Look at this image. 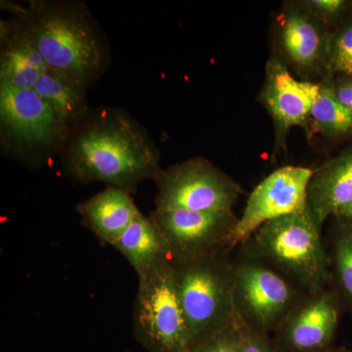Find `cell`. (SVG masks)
Instances as JSON below:
<instances>
[{
    "label": "cell",
    "instance_id": "cell-18",
    "mask_svg": "<svg viewBox=\"0 0 352 352\" xmlns=\"http://www.w3.org/2000/svg\"><path fill=\"white\" fill-rule=\"evenodd\" d=\"M34 90L50 104L58 119L68 126L82 115L85 109V87L48 69Z\"/></svg>",
    "mask_w": 352,
    "mask_h": 352
},
{
    "label": "cell",
    "instance_id": "cell-20",
    "mask_svg": "<svg viewBox=\"0 0 352 352\" xmlns=\"http://www.w3.org/2000/svg\"><path fill=\"white\" fill-rule=\"evenodd\" d=\"M326 59L332 71L352 76V21L328 39Z\"/></svg>",
    "mask_w": 352,
    "mask_h": 352
},
{
    "label": "cell",
    "instance_id": "cell-7",
    "mask_svg": "<svg viewBox=\"0 0 352 352\" xmlns=\"http://www.w3.org/2000/svg\"><path fill=\"white\" fill-rule=\"evenodd\" d=\"M170 248L173 264L193 263L235 248L238 219L232 210H160L150 215Z\"/></svg>",
    "mask_w": 352,
    "mask_h": 352
},
{
    "label": "cell",
    "instance_id": "cell-4",
    "mask_svg": "<svg viewBox=\"0 0 352 352\" xmlns=\"http://www.w3.org/2000/svg\"><path fill=\"white\" fill-rule=\"evenodd\" d=\"M228 254L173 263L176 293L193 351L237 321L233 302L235 268Z\"/></svg>",
    "mask_w": 352,
    "mask_h": 352
},
{
    "label": "cell",
    "instance_id": "cell-24",
    "mask_svg": "<svg viewBox=\"0 0 352 352\" xmlns=\"http://www.w3.org/2000/svg\"><path fill=\"white\" fill-rule=\"evenodd\" d=\"M305 3L308 7V12L311 13L316 18L333 17L344 6V2L342 0H311Z\"/></svg>",
    "mask_w": 352,
    "mask_h": 352
},
{
    "label": "cell",
    "instance_id": "cell-26",
    "mask_svg": "<svg viewBox=\"0 0 352 352\" xmlns=\"http://www.w3.org/2000/svg\"><path fill=\"white\" fill-rule=\"evenodd\" d=\"M340 217H342V219H346L352 223V207L351 208H349V210H347L346 212H344V214L340 215Z\"/></svg>",
    "mask_w": 352,
    "mask_h": 352
},
{
    "label": "cell",
    "instance_id": "cell-10",
    "mask_svg": "<svg viewBox=\"0 0 352 352\" xmlns=\"http://www.w3.org/2000/svg\"><path fill=\"white\" fill-rule=\"evenodd\" d=\"M0 122L4 134L25 148L50 146L66 126L34 90L0 85Z\"/></svg>",
    "mask_w": 352,
    "mask_h": 352
},
{
    "label": "cell",
    "instance_id": "cell-6",
    "mask_svg": "<svg viewBox=\"0 0 352 352\" xmlns=\"http://www.w3.org/2000/svg\"><path fill=\"white\" fill-rule=\"evenodd\" d=\"M133 329L139 344L149 352H193L176 293L173 263L139 278Z\"/></svg>",
    "mask_w": 352,
    "mask_h": 352
},
{
    "label": "cell",
    "instance_id": "cell-9",
    "mask_svg": "<svg viewBox=\"0 0 352 352\" xmlns=\"http://www.w3.org/2000/svg\"><path fill=\"white\" fill-rule=\"evenodd\" d=\"M314 171L288 166L273 171L250 195L236 226L235 247L247 242L266 222L307 210V191Z\"/></svg>",
    "mask_w": 352,
    "mask_h": 352
},
{
    "label": "cell",
    "instance_id": "cell-23",
    "mask_svg": "<svg viewBox=\"0 0 352 352\" xmlns=\"http://www.w3.org/2000/svg\"><path fill=\"white\" fill-rule=\"evenodd\" d=\"M238 322L242 332L244 352H277L266 339V335L248 328L239 320Z\"/></svg>",
    "mask_w": 352,
    "mask_h": 352
},
{
    "label": "cell",
    "instance_id": "cell-11",
    "mask_svg": "<svg viewBox=\"0 0 352 352\" xmlns=\"http://www.w3.org/2000/svg\"><path fill=\"white\" fill-rule=\"evenodd\" d=\"M339 316L338 296L326 289L307 294L275 332L291 351L319 352L332 340Z\"/></svg>",
    "mask_w": 352,
    "mask_h": 352
},
{
    "label": "cell",
    "instance_id": "cell-21",
    "mask_svg": "<svg viewBox=\"0 0 352 352\" xmlns=\"http://www.w3.org/2000/svg\"><path fill=\"white\" fill-rule=\"evenodd\" d=\"M333 265L340 288L352 305V230L347 229L337 238L333 248Z\"/></svg>",
    "mask_w": 352,
    "mask_h": 352
},
{
    "label": "cell",
    "instance_id": "cell-12",
    "mask_svg": "<svg viewBox=\"0 0 352 352\" xmlns=\"http://www.w3.org/2000/svg\"><path fill=\"white\" fill-rule=\"evenodd\" d=\"M319 87L315 83L296 80L281 62L270 60L263 98L278 129L288 131L305 124Z\"/></svg>",
    "mask_w": 352,
    "mask_h": 352
},
{
    "label": "cell",
    "instance_id": "cell-27",
    "mask_svg": "<svg viewBox=\"0 0 352 352\" xmlns=\"http://www.w3.org/2000/svg\"><path fill=\"white\" fill-rule=\"evenodd\" d=\"M351 230H352V226L351 227Z\"/></svg>",
    "mask_w": 352,
    "mask_h": 352
},
{
    "label": "cell",
    "instance_id": "cell-25",
    "mask_svg": "<svg viewBox=\"0 0 352 352\" xmlns=\"http://www.w3.org/2000/svg\"><path fill=\"white\" fill-rule=\"evenodd\" d=\"M333 91L338 100L352 113V78L333 88Z\"/></svg>",
    "mask_w": 352,
    "mask_h": 352
},
{
    "label": "cell",
    "instance_id": "cell-8",
    "mask_svg": "<svg viewBox=\"0 0 352 352\" xmlns=\"http://www.w3.org/2000/svg\"><path fill=\"white\" fill-rule=\"evenodd\" d=\"M155 203L160 210H232L242 189L207 160L197 157L162 170Z\"/></svg>",
    "mask_w": 352,
    "mask_h": 352
},
{
    "label": "cell",
    "instance_id": "cell-1",
    "mask_svg": "<svg viewBox=\"0 0 352 352\" xmlns=\"http://www.w3.org/2000/svg\"><path fill=\"white\" fill-rule=\"evenodd\" d=\"M67 171L78 182H100L124 191L156 179L159 154L146 132L122 113L105 112L76 134L67 154Z\"/></svg>",
    "mask_w": 352,
    "mask_h": 352
},
{
    "label": "cell",
    "instance_id": "cell-22",
    "mask_svg": "<svg viewBox=\"0 0 352 352\" xmlns=\"http://www.w3.org/2000/svg\"><path fill=\"white\" fill-rule=\"evenodd\" d=\"M193 352H244L239 322L197 346Z\"/></svg>",
    "mask_w": 352,
    "mask_h": 352
},
{
    "label": "cell",
    "instance_id": "cell-2",
    "mask_svg": "<svg viewBox=\"0 0 352 352\" xmlns=\"http://www.w3.org/2000/svg\"><path fill=\"white\" fill-rule=\"evenodd\" d=\"M17 14L21 29L50 71L87 87L105 67V45L82 3L34 1Z\"/></svg>",
    "mask_w": 352,
    "mask_h": 352
},
{
    "label": "cell",
    "instance_id": "cell-3",
    "mask_svg": "<svg viewBox=\"0 0 352 352\" xmlns=\"http://www.w3.org/2000/svg\"><path fill=\"white\" fill-rule=\"evenodd\" d=\"M243 245L305 294L324 291L332 279L320 227L307 210L266 222Z\"/></svg>",
    "mask_w": 352,
    "mask_h": 352
},
{
    "label": "cell",
    "instance_id": "cell-14",
    "mask_svg": "<svg viewBox=\"0 0 352 352\" xmlns=\"http://www.w3.org/2000/svg\"><path fill=\"white\" fill-rule=\"evenodd\" d=\"M82 223L104 244L113 245L139 214L129 192L108 186L76 207Z\"/></svg>",
    "mask_w": 352,
    "mask_h": 352
},
{
    "label": "cell",
    "instance_id": "cell-16",
    "mask_svg": "<svg viewBox=\"0 0 352 352\" xmlns=\"http://www.w3.org/2000/svg\"><path fill=\"white\" fill-rule=\"evenodd\" d=\"M47 71L38 51L19 24L6 27L0 55V85L32 89Z\"/></svg>",
    "mask_w": 352,
    "mask_h": 352
},
{
    "label": "cell",
    "instance_id": "cell-5",
    "mask_svg": "<svg viewBox=\"0 0 352 352\" xmlns=\"http://www.w3.org/2000/svg\"><path fill=\"white\" fill-rule=\"evenodd\" d=\"M233 302L236 318L248 328L266 335L276 331L307 294L283 274L249 254L234 263Z\"/></svg>",
    "mask_w": 352,
    "mask_h": 352
},
{
    "label": "cell",
    "instance_id": "cell-13",
    "mask_svg": "<svg viewBox=\"0 0 352 352\" xmlns=\"http://www.w3.org/2000/svg\"><path fill=\"white\" fill-rule=\"evenodd\" d=\"M351 207L352 151L314 173L307 191V210L320 228L330 215L340 217Z\"/></svg>",
    "mask_w": 352,
    "mask_h": 352
},
{
    "label": "cell",
    "instance_id": "cell-15",
    "mask_svg": "<svg viewBox=\"0 0 352 352\" xmlns=\"http://www.w3.org/2000/svg\"><path fill=\"white\" fill-rule=\"evenodd\" d=\"M113 247L126 258L138 279L163 264L173 263L170 248L163 234L151 217L141 212Z\"/></svg>",
    "mask_w": 352,
    "mask_h": 352
},
{
    "label": "cell",
    "instance_id": "cell-17",
    "mask_svg": "<svg viewBox=\"0 0 352 352\" xmlns=\"http://www.w3.org/2000/svg\"><path fill=\"white\" fill-rule=\"evenodd\" d=\"M311 13L292 11L281 23V39L285 51L294 62L311 67L327 52L328 39Z\"/></svg>",
    "mask_w": 352,
    "mask_h": 352
},
{
    "label": "cell",
    "instance_id": "cell-19",
    "mask_svg": "<svg viewBox=\"0 0 352 352\" xmlns=\"http://www.w3.org/2000/svg\"><path fill=\"white\" fill-rule=\"evenodd\" d=\"M309 119L326 133L340 135L352 131V113L338 100L333 88L320 85Z\"/></svg>",
    "mask_w": 352,
    "mask_h": 352
}]
</instances>
